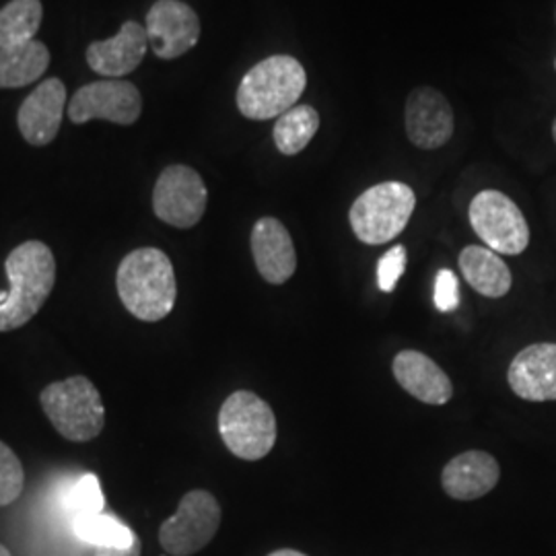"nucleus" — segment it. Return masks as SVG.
<instances>
[{
  "instance_id": "obj_1",
  "label": "nucleus",
  "mask_w": 556,
  "mask_h": 556,
  "mask_svg": "<svg viewBox=\"0 0 556 556\" xmlns=\"http://www.w3.org/2000/svg\"><path fill=\"white\" fill-rule=\"evenodd\" d=\"M116 289L130 316L161 321L172 314L178 299L174 264L157 248H139L119 262Z\"/></svg>"
},
{
  "instance_id": "obj_2",
  "label": "nucleus",
  "mask_w": 556,
  "mask_h": 556,
  "mask_svg": "<svg viewBox=\"0 0 556 556\" xmlns=\"http://www.w3.org/2000/svg\"><path fill=\"white\" fill-rule=\"evenodd\" d=\"M9 295L0 303V332L23 328L38 316L56 282V260L41 241H25L7 260Z\"/></svg>"
},
{
  "instance_id": "obj_3",
  "label": "nucleus",
  "mask_w": 556,
  "mask_h": 556,
  "mask_svg": "<svg viewBox=\"0 0 556 556\" xmlns=\"http://www.w3.org/2000/svg\"><path fill=\"white\" fill-rule=\"evenodd\" d=\"M307 85L298 59L277 54L258 62L239 83V112L250 119L280 118L298 105Z\"/></svg>"
},
{
  "instance_id": "obj_4",
  "label": "nucleus",
  "mask_w": 556,
  "mask_h": 556,
  "mask_svg": "<svg viewBox=\"0 0 556 556\" xmlns=\"http://www.w3.org/2000/svg\"><path fill=\"white\" fill-rule=\"evenodd\" d=\"M41 408L60 435L75 443L98 438L105 425V408L91 379L75 378L54 381L43 388Z\"/></svg>"
},
{
  "instance_id": "obj_5",
  "label": "nucleus",
  "mask_w": 556,
  "mask_h": 556,
  "mask_svg": "<svg viewBox=\"0 0 556 556\" xmlns=\"http://www.w3.org/2000/svg\"><path fill=\"white\" fill-rule=\"evenodd\" d=\"M219 433L233 456L256 462L268 456L277 443V417L254 392H236L223 402Z\"/></svg>"
},
{
  "instance_id": "obj_6",
  "label": "nucleus",
  "mask_w": 556,
  "mask_h": 556,
  "mask_svg": "<svg viewBox=\"0 0 556 556\" xmlns=\"http://www.w3.org/2000/svg\"><path fill=\"white\" fill-rule=\"evenodd\" d=\"M417 197L408 184L383 181L365 190L351 206V227L363 243L381 245L396 239L415 213Z\"/></svg>"
},
{
  "instance_id": "obj_7",
  "label": "nucleus",
  "mask_w": 556,
  "mask_h": 556,
  "mask_svg": "<svg viewBox=\"0 0 556 556\" xmlns=\"http://www.w3.org/2000/svg\"><path fill=\"white\" fill-rule=\"evenodd\" d=\"M219 526V501L208 491H190L179 501L178 511L163 521L161 546L172 556L197 555L217 536Z\"/></svg>"
},
{
  "instance_id": "obj_8",
  "label": "nucleus",
  "mask_w": 556,
  "mask_h": 556,
  "mask_svg": "<svg viewBox=\"0 0 556 556\" xmlns=\"http://www.w3.org/2000/svg\"><path fill=\"white\" fill-rule=\"evenodd\" d=\"M470 225L484 245L497 254L517 256L530 243V227L514 200L497 190H484L470 204Z\"/></svg>"
},
{
  "instance_id": "obj_9",
  "label": "nucleus",
  "mask_w": 556,
  "mask_h": 556,
  "mask_svg": "<svg viewBox=\"0 0 556 556\" xmlns=\"http://www.w3.org/2000/svg\"><path fill=\"white\" fill-rule=\"evenodd\" d=\"M206 202L208 192L197 169L169 165L161 172L153 190V211L157 219L178 229H190L199 225Z\"/></svg>"
},
{
  "instance_id": "obj_10",
  "label": "nucleus",
  "mask_w": 556,
  "mask_h": 556,
  "mask_svg": "<svg viewBox=\"0 0 556 556\" xmlns=\"http://www.w3.org/2000/svg\"><path fill=\"white\" fill-rule=\"evenodd\" d=\"M142 114L140 91L128 80H96L83 85L68 103V118L75 124L108 119L130 126Z\"/></svg>"
},
{
  "instance_id": "obj_11",
  "label": "nucleus",
  "mask_w": 556,
  "mask_h": 556,
  "mask_svg": "<svg viewBox=\"0 0 556 556\" xmlns=\"http://www.w3.org/2000/svg\"><path fill=\"white\" fill-rule=\"evenodd\" d=\"M144 29L149 48L163 60L184 56L200 40L199 15L181 0H157L147 13Z\"/></svg>"
},
{
  "instance_id": "obj_12",
  "label": "nucleus",
  "mask_w": 556,
  "mask_h": 556,
  "mask_svg": "<svg viewBox=\"0 0 556 556\" xmlns=\"http://www.w3.org/2000/svg\"><path fill=\"white\" fill-rule=\"evenodd\" d=\"M406 135L418 149H439L454 135V112L433 87H418L406 101Z\"/></svg>"
},
{
  "instance_id": "obj_13",
  "label": "nucleus",
  "mask_w": 556,
  "mask_h": 556,
  "mask_svg": "<svg viewBox=\"0 0 556 556\" xmlns=\"http://www.w3.org/2000/svg\"><path fill=\"white\" fill-rule=\"evenodd\" d=\"M66 105V87L60 79L40 83L21 103L17 124L31 147H46L59 135Z\"/></svg>"
},
{
  "instance_id": "obj_14",
  "label": "nucleus",
  "mask_w": 556,
  "mask_h": 556,
  "mask_svg": "<svg viewBox=\"0 0 556 556\" xmlns=\"http://www.w3.org/2000/svg\"><path fill=\"white\" fill-rule=\"evenodd\" d=\"M149 36L137 21H126L114 38L93 41L87 48V64L108 79H119L139 68L147 54Z\"/></svg>"
},
{
  "instance_id": "obj_15",
  "label": "nucleus",
  "mask_w": 556,
  "mask_h": 556,
  "mask_svg": "<svg viewBox=\"0 0 556 556\" xmlns=\"http://www.w3.org/2000/svg\"><path fill=\"white\" fill-rule=\"evenodd\" d=\"M252 254L260 277L282 285L298 270V252L287 227L275 217H262L252 229Z\"/></svg>"
},
{
  "instance_id": "obj_16",
  "label": "nucleus",
  "mask_w": 556,
  "mask_h": 556,
  "mask_svg": "<svg viewBox=\"0 0 556 556\" xmlns=\"http://www.w3.org/2000/svg\"><path fill=\"white\" fill-rule=\"evenodd\" d=\"M509 388L528 402L556 400V344L542 342L523 349L507 371Z\"/></svg>"
},
{
  "instance_id": "obj_17",
  "label": "nucleus",
  "mask_w": 556,
  "mask_h": 556,
  "mask_svg": "<svg viewBox=\"0 0 556 556\" xmlns=\"http://www.w3.org/2000/svg\"><path fill=\"white\" fill-rule=\"evenodd\" d=\"M501 478L498 462L491 454L470 450L454 457L441 475V484L447 497L475 501L484 497L497 486Z\"/></svg>"
},
{
  "instance_id": "obj_18",
  "label": "nucleus",
  "mask_w": 556,
  "mask_h": 556,
  "mask_svg": "<svg viewBox=\"0 0 556 556\" xmlns=\"http://www.w3.org/2000/svg\"><path fill=\"white\" fill-rule=\"evenodd\" d=\"M394 378L397 383L425 404H445L454 394L452 381L433 358L418 351H402L394 358Z\"/></svg>"
},
{
  "instance_id": "obj_19",
  "label": "nucleus",
  "mask_w": 556,
  "mask_h": 556,
  "mask_svg": "<svg viewBox=\"0 0 556 556\" xmlns=\"http://www.w3.org/2000/svg\"><path fill=\"white\" fill-rule=\"evenodd\" d=\"M459 270L466 282L484 298H505L514 282L509 266L498 258L497 252L482 245H468L462 250Z\"/></svg>"
},
{
  "instance_id": "obj_20",
  "label": "nucleus",
  "mask_w": 556,
  "mask_h": 556,
  "mask_svg": "<svg viewBox=\"0 0 556 556\" xmlns=\"http://www.w3.org/2000/svg\"><path fill=\"white\" fill-rule=\"evenodd\" d=\"M50 66V52L34 40L15 48H0V89H17L40 79Z\"/></svg>"
},
{
  "instance_id": "obj_21",
  "label": "nucleus",
  "mask_w": 556,
  "mask_h": 556,
  "mask_svg": "<svg viewBox=\"0 0 556 556\" xmlns=\"http://www.w3.org/2000/svg\"><path fill=\"white\" fill-rule=\"evenodd\" d=\"M43 20L41 0H11L0 9V48L36 40Z\"/></svg>"
},
{
  "instance_id": "obj_22",
  "label": "nucleus",
  "mask_w": 556,
  "mask_h": 556,
  "mask_svg": "<svg viewBox=\"0 0 556 556\" xmlns=\"http://www.w3.org/2000/svg\"><path fill=\"white\" fill-rule=\"evenodd\" d=\"M319 128V114L312 105H295L275 124V144L282 155H298Z\"/></svg>"
},
{
  "instance_id": "obj_23",
  "label": "nucleus",
  "mask_w": 556,
  "mask_h": 556,
  "mask_svg": "<svg viewBox=\"0 0 556 556\" xmlns=\"http://www.w3.org/2000/svg\"><path fill=\"white\" fill-rule=\"evenodd\" d=\"M75 534L87 544L112 551H128L139 542L130 528H126L114 517L101 514L75 517Z\"/></svg>"
},
{
  "instance_id": "obj_24",
  "label": "nucleus",
  "mask_w": 556,
  "mask_h": 556,
  "mask_svg": "<svg viewBox=\"0 0 556 556\" xmlns=\"http://www.w3.org/2000/svg\"><path fill=\"white\" fill-rule=\"evenodd\" d=\"M25 486V470L15 452L0 441V507L15 503Z\"/></svg>"
},
{
  "instance_id": "obj_25",
  "label": "nucleus",
  "mask_w": 556,
  "mask_h": 556,
  "mask_svg": "<svg viewBox=\"0 0 556 556\" xmlns=\"http://www.w3.org/2000/svg\"><path fill=\"white\" fill-rule=\"evenodd\" d=\"M68 505L75 517L96 516L103 509V495H101L100 478L96 475H85L75 489L71 491Z\"/></svg>"
},
{
  "instance_id": "obj_26",
  "label": "nucleus",
  "mask_w": 556,
  "mask_h": 556,
  "mask_svg": "<svg viewBox=\"0 0 556 556\" xmlns=\"http://www.w3.org/2000/svg\"><path fill=\"white\" fill-rule=\"evenodd\" d=\"M406 248L404 245H394L388 250L378 264V285L383 293H392L396 289L397 280L406 270Z\"/></svg>"
},
{
  "instance_id": "obj_27",
  "label": "nucleus",
  "mask_w": 556,
  "mask_h": 556,
  "mask_svg": "<svg viewBox=\"0 0 556 556\" xmlns=\"http://www.w3.org/2000/svg\"><path fill=\"white\" fill-rule=\"evenodd\" d=\"M457 305H459V282L452 270L443 268L435 277V307L439 312L447 314L457 309Z\"/></svg>"
},
{
  "instance_id": "obj_28",
  "label": "nucleus",
  "mask_w": 556,
  "mask_h": 556,
  "mask_svg": "<svg viewBox=\"0 0 556 556\" xmlns=\"http://www.w3.org/2000/svg\"><path fill=\"white\" fill-rule=\"evenodd\" d=\"M268 556H307L303 555V553H299V551H291V548H282V551H275L273 555Z\"/></svg>"
},
{
  "instance_id": "obj_29",
  "label": "nucleus",
  "mask_w": 556,
  "mask_h": 556,
  "mask_svg": "<svg viewBox=\"0 0 556 556\" xmlns=\"http://www.w3.org/2000/svg\"><path fill=\"white\" fill-rule=\"evenodd\" d=\"M0 556H11V553H9V551H7L2 544H0Z\"/></svg>"
},
{
  "instance_id": "obj_30",
  "label": "nucleus",
  "mask_w": 556,
  "mask_h": 556,
  "mask_svg": "<svg viewBox=\"0 0 556 556\" xmlns=\"http://www.w3.org/2000/svg\"><path fill=\"white\" fill-rule=\"evenodd\" d=\"M7 295H9V293H4V291H0V303H4V299H7Z\"/></svg>"
},
{
  "instance_id": "obj_31",
  "label": "nucleus",
  "mask_w": 556,
  "mask_h": 556,
  "mask_svg": "<svg viewBox=\"0 0 556 556\" xmlns=\"http://www.w3.org/2000/svg\"><path fill=\"white\" fill-rule=\"evenodd\" d=\"M553 137H555V142H556V119H555V124H553Z\"/></svg>"
},
{
  "instance_id": "obj_32",
  "label": "nucleus",
  "mask_w": 556,
  "mask_h": 556,
  "mask_svg": "<svg viewBox=\"0 0 556 556\" xmlns=\"http://www.w3.org/2000/svg\"><path fill=\"white\" fill-rule=\"evenodd\" d=\"M555 68H556V60H555Z\"/></svg>"
}]
</instances>
